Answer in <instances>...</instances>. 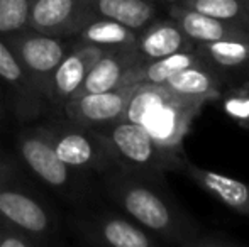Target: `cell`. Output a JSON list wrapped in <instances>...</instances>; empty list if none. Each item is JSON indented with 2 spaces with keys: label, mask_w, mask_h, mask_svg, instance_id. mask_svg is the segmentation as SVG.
I'll return each instance as SVG.
<instances>
[{
  "label": "cell",
  "mask_w": 249,
  "mask_h": 247,
  "mask_svg": "<svg viewBox=\"0 0 249 247\" xmlns=\"http://www.w3.org/2000/svg\"><path fill=\"white\" fill-rule=\"evenodd\" d=\"M202 61H205V58L197 49L181 51L160 60L142 61L131 71L125 80V85H164L175 73Z\"/></svg>",
  "instance_id": "20"
},
{
  "label": "cell",
  "mask_w": 249,
  "mask_h": 247,
  "mask_svg": "<svg viewBox=\"0 0 249 247\" xmlns=\"http://www.w3.org/2000/svg\"><path fill=\"white\" fill-rule=\"evenodd\" d=\"M205 102L170 92L163 85H136L124 110V119L141 125L164 148L183 151L195 117Z\"/></svg>",
  "instance_id": "2"
},
{
  "label": "cell",
  "mask_w": 249,
  "mask_h": 247,
  "mask_svg": "<svg viewBox=\"0 0 249 247\" xmlns=\"http://www.w3.org/2000/svg\"><path fill=\"white\" fill-rule=\"evenodd\" d=\"M100 176L105 195L161 244L195 247L202 227L177 203L163 175L115 166Z\"/></svg>",
  "instance_id": "1"
},
{
  "label": "cell",
  "mask_w": 249,
  "mask_h": 247,
  "mask_svg": "<svg viewBox=\"0 0 249 247\" xmlns=\"http://www.w3.org/2000/svg\"><path fill=\"white\" fill-rule=\"evenodd\" d=\"M5 39L14 49L16 56L19 58V61L22 63V66L26 68V71L34 80L36 86L48 100L51 78L58 65L71 48V41L66 37L37 33L29 27L14 34V36L5 37Z\"/></svg>",
  "instance_id": "8"
},
{
  "label": "cell",
  "mask_w": 249,
  "mask_h": 247,
  "mask_svg": "<svg viewBox=\"0 0 249 247\" xmlns=\"http://www.w3.org/2000/svg\"><path fill=\"white\" fill-rule=\"evenodd\" d=\"M178 3L215 19L249 26V0H178Z\"/></svg>",
  "instance_id": "22"
},
{
  "label": "cell",
  "mask_w": 249,
  "mask_h": 247,
  "mask_svg": "<svg viewBox=\"0 0 249 247\" xmlns=\"http://www.w3.org/2000/svg\"><path fill=\"white\" fill-rule=\"evenodd\" d=\"M0 88L17 119L36 120L50 112L46 97L36 86L5 37L0 36Z\"/></svg>",
  "instance_id": "9"
},
{
  "label": "cell",
  "mask_w": 249,
  "mask_h": 247,
  "mask_svg": "<svg viewBox=\"0 0 249 247\" xmlns=\"http://www.w3.org/2000/svg\"><path fill=\"white\" fill-rule=\"evenodd\" d=\"M3 117H5V100H3L2 88H0V125H2Z\"/></svg>",
  "instance_id": "27"
},
{
  "label": "cell",
  "mask_w": 249,
  "mask_h": 247,
  "mask_svg": "<svg viewBox=\"0 0 249 247\" xmlns=\"http://www.w3.org/2000/svg\"><path fill=\"white\" fill-rule=\"evenodd\" d=\"M163 86L181 97L198 99L207 103L210 100H219L222 95L224 78L219 69L207 61H202L175 73Z\"/></svg>",
  "instance_id": "17"
},
{
  "label": "cell",
  "mask_w": 249,
  "mask_h": 247,
  "mask_svg": "<svg viewBox=\"0 0 249 247\" xmlns=\"http://www.w3.org/2000/svg\"><path fill=\"white\" fill-rule=\"evenodd\" d=\"M95 131L107 141L117 166L122 168L164 175L168 171H181L187 159L183 151L158 144L141 125L124 117Z\"/></svg>",
  "instance_id": "4"
},
{
  "label": "cell",
  "mask_w": 249,
  "mask_h": 247,
  "mask_svg": "<svg viewBox=\"0 0 249 247\" xmlns=\"http://www.w3.org/2000/svg\"><path fill=\"white\" fill-rule=\"evenodd\" d=\"M195 49V43L181 31V27L173 19L158 20L148 24L138 33L136 53L141 61L160 60L181 51Z\"/></svg>",
  "instance_id": "14"
},
{
  "label": "cell",
  "mask_w": 249,
  "mask_h": 247,
  "mask_svg": "<svg viewBox=\"0 0 249 247\" xmlns=\"http://www.w3.org/2000/svg\"><path fill=\"white\" fill-rule=\"evenodd\" d=\"M85 3L93 17L112 19L136 33L156 19L153 0H85Z\"/></svg>",
  "instance_id": "18"
},
{
  "label": "cell",
  "mask_w": 249,
  "mask_h": 247,
  "mask_svg": "<svg viewBox=\"0 0 249 247\" xmlns=\"http://www.w3.org/2000/svg\"><path fill=\"white\" fill-rule=\"evenodd\" d=\"M16 227H12V225H9L5 220H3L2 217H0V247L3 246V241L7 239V235L10 234V232L14 231Z\"/></svg>",
  "instance_id": "26"
},
{
  "label": "cell",
  "mask_w": 249,
  "mask_h": 247,
  "mask_svg": "<svg viewBox=\"0 0 249 247\" xmlns=\"http://www.w3.org/2000/svg\"><path fill=\"white\" fill-rule=\"evenodd\" d=\"M195 49L220 73L249 69V36L226 37L212 43H198Z\"/></svg>",
  "instance_id": "21"
},
{
  "label": "cell",
  "mask_w": 249,
  "mask_h": 247,
  "mask_svg": "<svg viewBox=\"0 0 249 247\" xmlns=\"http://www.w3.org/2000/svg\"><path fill=\"white\" fill-rule=\"evenodd\" d=\"M244 246L241 241H236L232 237L220 234V232H202L195 247H234Z\"/></svg>",
  "instance_id": "25"
},
{
  "label": "cell",
  "mask_w": 249,
  "mask_h": 247,
  "mask_svg": "<svg viewBox=\"0 0 249 247\" xmlns=\"http://www.w3.org/2000/svg\"><path fill=\"white\" fill-rule=\"evenodd\" d=\"M161 2H170V3H173V2H178V0H161Z\"/></svg>",
  "instance_id": "28"
},
{
  "label": "cell",
  "mask_w": 249,
  "mask_h": 247,
  "mask_svg": "<svg viewBox=\"0 0 249 247\" xmlns=\"http://www.w3.org/2000/svg\"><path fill=\"white\" fill-rule=\"evenodd\" d=\"M219 100L224 114L229 119L241 127L249 129V82L224 90Z\"/></svg>",
  "instance_id": "24"
},
{
  "label": "cell",
  "mask_w": 249,
  "mask_h": 247,
  "mask_svg": "<svg viewBox=\"0 0 249 247\" xmlns=\"http://www.w3.org/2000/svg\"><path fill=\"white\" fill-rule=\"evenodd\" d=\"M139 63L142 61L136 53V48L105 49L90 66L78 93H100L121 88Z\"/></svg>",
  "instance_id": "13"
},
{
  "label": "cell",
  "mask_w": 249,
  "mask_h": 247,
  "mask_svg": "<svg viewBox=\"0 0 249 247\" xmlns=\"http://www.w3.org/2000/svg\"><path fill=\"white\" fill-rule=\"evenodd\" d=\"M16 148L24 168L43 185L70 200L80 201L85 198L89 173L63 163L39 124L22 129L16 137Z\"/></svg>",
  "instance_id": "5"
},
{
  "label": "cell",
  "mask_w": 249,
  "mask_h": 247,
  "mask_svg": "<svg viewBox=\"0 0 249 247\" xmlns=\"http://www.w3.org/2000/svg\"><path fill=\"white\" fill-rule=\"evenodd\" d=\"M0 217L37 246L51 244L58 237V222L50 205L7 156H0Z\"/></svg>",
  "instance_id": "3"
},
{
  "label": "cell",
  "mask_w": 249,
  "mask_h": 247,
  "mask_svg": "<svg viewBox=\"0 0 249 247\" xmlns=\"http://www.w3.org/2000/svg\"><path fill=\"white\" fill-rule=\"evenodd\" d=\"M181 171L202 188L210 197L217 198L220 203L227 208L237 212L241 215L249 217V185L241 180L231 178V176L220 175V173L210 171V169L200 168V166L185 159Z\"/></svg>",
  "instance_id": "15"
},
{
  "label": "cell",
  "mask_w": 249,
  "mask_h": 247,
  "mask_svg": "<svg viewBox=\"0 0 249 247\" xmlns=\"http://www.w3.org/2000/svg\"><path fill=\"white\" fill-rule=\"evenodd\" d=\"M92 17L85 0H33L27 27L70 39Z\"/></svg>",
  "instance_id": "11"
},
{
  "label": "cell",
  "mask_w": 249,
  "mask_h": 247,
  "mask_svg": "<svg viewBox=\"0 0 249 247\" xmlns=\"http://www.w3.org/2000/svg\"><path fill=\"white\" fill-rule=\"evenodd\" d=\"M105 49L90 44H76L71 43L70 51L65 54V58L56 68L54 75L51 78L50 85V112L54 115H59L63 105L76 95L89 73L90 66L95 63L97 58L104 53Z\"/></svg>",
  "instance_id": "12"
},
{
  "label": "cell",
  "mask_w": 249,
  "mask_h": 247,
  "mask_svg": "<svg viewBox=\"0 0 249 247\" xmlns=\"http://www.w3.org/2000/svg\"><path fill=\"white\" fill-rule=\"evenodd\" d=\"M33 0H0V36L10 37L27 27Z\"/></svg>",
  "instance_id": "23"
},
{
  "label": "cell",
  "mask_w": 249,
  "mask_h": 247,
  "mask_svg": "<svg viewBox=\"0 0 249 247\" xmlns=\"http://www.w3.org/2000/svg\"><path fill=\"white\" fill-rule=\"evenodd\" d=\"M138 33L124 24L115 22L105 17H92L87 20L73 37L71 43L90 44L102 49H121V48H136Z\"/></svg>",
  "instance_id": "19"
},
{
  "label": "cell",
  "mask_w": 249,
  "mask_h": 247,
  "mask_svg": "<svg viewBox=\"0 0 249 247\" xmlns=\"http://www.w3.org/2000/svg\"><path fill=\"white\" fill-rule=\"evenodd\" d=\"M39 127L59 159L71 168L89 175H104L117 166L110 146L95 129L80 125L63 115L41 122Z\"/></svg>",
  "instance_id": "6"
},
{
  "label": "cell",
  "mask_w": 249,
  "mask_h": 247,
  "mask_svg": "<svg viewBox=\"0 0 249 247\" xmlns=\"http://www.w3.org/2000/svg\"><path fill=\"white\" fill-rule=\"evenodd\" d=\"M136 85H124L121 88L100 93H76L63 105L59 115L80 125L99 129L124 117Z\"/></svg>",
  "instance_id": "10"
},
{
  "label": "cell",
  "mask_w": 249,
  "mask_h": 247,
  "mask_svg": "<svg viewBox=\"0 0 249 247\" xmlns=\"http://www.w3.org/2000/svg\"><path fill=\"white\" fill-rule=\"evenodd\" d=\"M170 17L181 27V31L195 44L212 43V41L226 39V37L249 36V26L227 22V20L205 16V14L188 9V7L181 5L178 2L171 3Z\"/></svg>",
  "instance_id": "16"
},
{
  "label": "cell",
  "mask_w": 249,
  "mask_h": 247,
  "mask_svg": "<svg viewBox=\"0 0 249 247\" xmlns=\"http://www.w3.org/2000/svg\"><path fill=\"white\" fill-rule=\"evenodd\" d=\"M80 242L104 247H160L161 242L127 215L110 210L80 208L70 217Z\"/></svg>",
  "instance_id": "7"
}]
</instances>
